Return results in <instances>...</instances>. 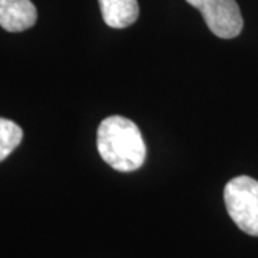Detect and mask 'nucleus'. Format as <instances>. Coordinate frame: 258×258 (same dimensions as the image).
<instances>
[{"label":"nucleus","mask_w":258,"mask_h":258,"mask_svg":"<svg viewBox=\"0 0 258 258\" xmlns=\"http://www.w3.org/2000/svg\"><path fill=\"white\" fill-rule=\"evenodd\" d=\"M102 159L119 172H132L144 165L147 147L141 131L128 118L113 115L102 120L96 134Z\"/></svg>","instance_id":"f257e3e1"},{"label":"nucleus","mask_w":258,"mask_h":258,"mask_svg":"<svg viewBox=\"0 0 258 258\" xmlns=\"http://www.w3.org/2000/svg\"><path fill=\"white\" fill-rule=\"evenodd\" d=\"M224 201L237 227L258 237V181L247 175L232 178L224 188Z\"/></svg>","instance_id":"f03ea898"},{"label":"nucleus","mask_w":258,"mask_h":258,"mask_svg":"<svg viewBox=\"0 0 258 258\" xmlns=\"http://www.w3.org/2000/svg\"><path fill=\"white\" fill-rule=\"evenodd\" d=\"M201 12L207 26L221 39L237 37L242 30L244 20L235 0H186Z\"/></svg>","instance_id":"7ed1b4c3"},{"label":"nucleus","mask_w":258,"mask_h":258,"mask_svg":"<svg viewBox=\"0 0 258 258\" xmlns=\"http://www.w3.org/2000/svg\"><path fill=\"white\" fill-rule=\"evenodd\" d=\"M37 20V10L30 0H0V26L18 33L30 29Z\"/></svg>","instance_id":"20e7f679"},{"label":"nucleus","mask_w":258,"mask_h":258,"mask_svg":"<svg viewBox=\"0 0 258 258\" xmlns=\"http://www.w3.org/2000/svg\"><path fill=\"white\" fill-rule=\"evenodd\" d=\"M103 22L113 29L134 25L139 18L138 0H98Z\"/></svg>","instance_id":"39448f33"},{"label":"nucleus","mask_w":258,"mask_h":258,"mask_svg":"<svg viewBox=\"0 0 258 258\" xmlns=\"http://www.w3.org/2000/svg\"><path fill=\"white\" fill-rule=\"evenodd\" d=\"M23 139V131L16 122L0 118V162L20 145Z\"/></svg>","instance_id":"423d86ee"}]
</instances>
